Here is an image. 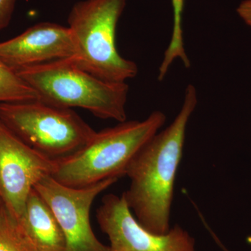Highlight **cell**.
<instances>
[{
	"label": "cell",
	"mask_w": 251,
	"mask_h": 251,
	"mask_svg": "<svg viewBox=\"0 0 251 251\" xmlns=\"http://www.w3.org/2000/svg\"><path fill=\"white\" fill-rule=\"evenodd\" d=\"M197 90L189 84L174 121L140 149L127 168L129 188L123 193L135 219L157 234L170 230L175 178L182 158L186 128L197 106Z\"/></svg>",
	"instance_id": "1"
},
{
	"label": "cell",
	"mask_w": 251,
	"mask_h": 251,
	"mask_svg": "<svg viewBox=\"0 0 251 251\" xmlns=\"http://www.w3.org/2000/svg\"><path fill=\"white\" fill-rule=\"evenodd\" d=\"M166 121V115L156 110L143 121L120 122L97 132L80 151L56 160L51 176L66 186L82 188L126 176L130 161Z\"/></svg>",
	"instance_id": "2"
},
{
	"label": "cell",
	"mask_w": 251,
	"mask_h": 251,
	"mask_svg": "<svg viewBox=\"0 0 251 251\" xmlns=\"http://www.w3.org/2000/svg\"><path fill=\"white\" fill-rule=\"evenodd\" d=\"M35 91L38 100L59 108H79L103 120L126 121L129 86L102 80L77 67L72 59L55 61L18 70Z\"/></svg>",
	"instance_id": "3"
},
{
	"label": "cell",
	"mask_w": 251,
	"mask_h": 251,
	"mask_svg": "<svg viewBox=\"0 0 251 251\" xmlns=\"http://www.w3.org/2000/svg\"><path fill=\"white\" fill-rule=\"evenodd\" d=\"M126 4V0H82L68 17L77 49L72 62L110 82H126L138 74L136 63L122 57L117 48V24Z\"/></svg>",
	"instance_id": "4"
},
{
	"label": "cell",
	"mask_w": 251,
	"mask_h": 251,
	"mask_svg": "<svg viewBox=\"0 0 251 251\" xmlns=\"http://www.w3.org/2000/svg\"><path fill=\"white\" fill-rule=\"evenodd\" d=\"M0 121L31 148L55 160L80 151L97 133L72 109L38 99L0 103Z\"/></svg>",
	"instance_id": "5"
},
{
	"label": "cell",
	"mask_w": 251,
	"mask_h": 251,
	"mask_svg": "<svg viewBox=\"0 0 251 251\" xmlns=\"http://www.w3.org/2000/svg\"><path fill=\"white\" fill-rule=\"evenodd\" d=\"M110 178L82 188L59 183L51 176L39 181L34 190L49 206L62 229L66 251H109L97 239L90 223V210L100 193L117 181Z\"/></svg>",
	"instance_id": "6"
},
{
	"label": "cell",
	"mask_w": 251,
	"mask_h": 251,
	"mask_svg": "<svg viewBox=\"0 0 251 251\" xmlns=\"http://www.w3.org/2000/svg\"><path fill=\"white\" fill-rule=\"evenodd\" d=\"M55 168V159L31 148L0 121V198L16 221L36 185Z\"/></svg>",
	"instance_id": "7"
},
{
	"label": "cell",
	"mask_w": 251,
	"mask_h": 251,
	"mask_svg": "<svg viewBox=\"0 0 251 251\" xmlns=\"http://www.w3.org/2000/svg\"><path fill=\"white\" fill-rule=\"evenodd\" d=\"M97 219L108 237L109 251H196L194 238L179 225L163 234L145 229L133 215L123 194L104 196Z\"/></svg>",
	"instance_id": "8"
},
{
	"label": "cell",
	"mask_w": 251,
	"mask_h": 251,
	"mask_svg": "<svg viewBox=\"0 0 251 251\" xmlns=\"http://www.w3.org/2000/svg\"><path fill=\"white\" fill-rule=\"evenodd\" d=\"M77 55L72 31L57 23H38L16 37L0 42V59L14 72L55 61L74 59Z\"/></svg>",
	"instance_id": "9"
},
{
	"label": "cell",
	"mask_w": 251,
	"mask_h": 251,
	"mask_svg": "<svg viewBox=\"0 0 251 251\" xmlns=\"http://www.w3.org/2000/svg\"><path fill=\"white\" fill-rule=\"evenodd\" d=\"M30 251H66V240L53 213L33 189L24 214L16 221Z\"/></svg>",
	"instance_id": "10"
},
{
	"label": "cell",
	"mask_w": 251,
	"mask_h": 251,
	"mask_svg": "<svg viewBox=\"0 0 251 251\" xmlns=\"http://www.w3.org/2000/svg\"><path fill=\"white\" fill-rule=\"evenodd\" d=\"M185 0H172L173 9V26L171 41L168 44L161 65L158 69V80L162 81L168 74L173 63L176 59L182 62L186 68L191 67L184 47V31L182 26V15Z\"/></svg>",
	"instance_id": "11"
},
{
	"label": "cell",
	"mask_w": 251,
	"mask_h": 251,
	"mask_svg": "<svg viewBox=\"0 0 251 251\" xmlns=\"http://www.w3.org/2000/svg\"><path fill=\"white\" fill-rule=\"evenodd\" d=\"M38 99L35 91L0 59V103Z\"/></svg>",
	"instance_id": "12"
},
{
	"label": "cell",
	"mask_w": 251,
	"mask_h": 251,
	"mask_svg": "<svg viewBox=\"0 0 251 251\" xmlns=\"http://www.w3.org/2000/svg\"><path fill=\"white\" fill-rule=\"evenodd\" d=\"M0 251H30L6 209L0 221Z\"/></svg>",
	"instance_id": "13"
},
{
	"label": "cell",
	"mask_w": 251,
	"mask_h": 251,
	"mask_svg": "<svg viewBox=\"0 0 251 251\" xmlns=\"http://www.w3.org/2000/svg\"><path fill=\"white\" fill-rule=\"evenodd\" d=\"M16 0H0V31L9 26L12 18Z\"/></svg>",
	"instance_id": "14"
},
{
	"label": "cell",
	"mask_w": 251,
	"mask_h": 251,
	"mask_svg": "<svg viewBox=\"0 0 251 251\" xmlns=\"http://www.w3.org/2000/svg\"><path fill=\"white\" fill-rule=\"evenodd\" d=\"M239 17L247 25L251 27V0H244L237 9Z\"/></svg>",
	"instance_id": "15"
},
{
	"label": "cell",
	"mask_w": 251,
	"mask_h": 251,
	"mask_svg": "<svg viewBox=\"0 0 251 251\" xmlns=\"http://www.w3.org/2000/svg\"><path fill=\"white\" fill-rule=\"evenodd\" d=\"M204 226H205V227H206V228H207L208 230H209V232H210L211 236H212L213 238H214V240H215V242H216V244H217L218 245H219V247L221 248V249H222L223 251H230L228 250V249H227V248L225 247L224 244H223V243L221 242V241H220V239H219V238L216 237V234L214 233V232H213L212 230H211V229L210 228V227H209V226H208L207 224H206L205 225H204Z\"/></svg>",
	"instance_id": "16"
},
{
	"label": "cell",
	"mask_w": 251,
	"mask_h": 251,
	"mask_svg": "<svg viewBox=\"0 0 251 251\" xmlns=\"http://www.w3.org/2000/svg\"><path fill=\"white\" fill-rule=\"evenodd\" d=\"M6 209V206H5L2 200H1V198H0V221H1V218H2L3 214H4Z\"/></svg>",
	"instance_id": "17"
}]
</instances>
